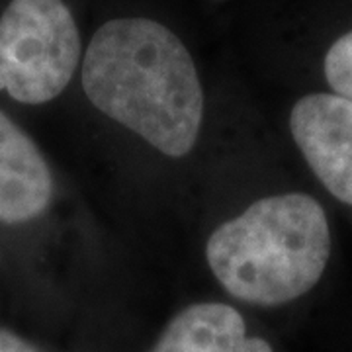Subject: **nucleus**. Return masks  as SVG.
Segmentation results:
<instances>
[{"mask_svg":"<svg viewBox=\"0 0 352 352\" xmlns=\"http://www.w3.org/2000/svg\"><path fill=\"white\" fill-rule=\"evenodd\" d=\"M87 98L168 157L192 151L204 92L184 43L149 18H116L92 36L82 63Z\"/></svg>","mask_w":352,"mask_h":352,"instance_id":"f257e3e1","label":"nucleus"},{"mask_svg":"<svg viewBox=\"0 0 352 352\" xmlns=\"http://www.w3.org/2000/svg\"><path fill=\"white\" fill-rule=\"evenodd\" d=\"M206 256L219 284L241 302L263 307L294 302L327 268V214L302 192L268 196L217 227Z\"/></svg>","mask_w":352,"mask_h":352,"instance_id":"f03ea898","label":"nucleus"},{"mask_svg":"<svg viewBox=\"0 0 352 352\" xmlns=\"http://www.w3.org/2000/svg\"><path fill=\"white\" fill-rule=\"evenodd\" d=\"M80 57V36L63 0H12L0 18V90L24 104L59 96Z\"/></svg>","mask_w":352,"mask_h":352,"instance_id":"7ed1b4c3","label":"nucleus"},{"mask_svg":"<svg viewBox=\"0 0 352 352\" xmlns=\"http://www.w3.org/2000/svg\"><path fill=\"white\" fill-rule=\"evenodd\" d=\"M289 131L321 184L352 206V102L317 92L294 104Z\"/></svg>","mask_w":352,"mask_h":352,"instance_id":"20e7f679","label":"nucleus"},{"mask_svg":"<svg viewBox=\"0 0 352 352\" xmlns=\"http://www.w3.org/2000/svg\"><path fill=\"white\" fill-rule=\"evenodd\" d=\"M53 178L36 143L0 112V221L22 223L45 212Z\"/></svg>","mask_w":352,"mask_h":352,"instance_id":"39448f33","label":"nucleus"},{"mask_svg":"<svg viewBox=\"0 0 352 352\" xmlns=\"http://www.w3.org/2000/svg\"><path fill=\"white\" fill-rule=\"evenodd\" d=\"M151 352H274L264 339L247 337L245 321L226 303H194L164 329Z\"/></svg>","mask_w":352,"mask_h":352,"instance_id":"423d86ee","label":"nucleus"},{"mask_svg":"<svg viewBox=\"0 0 352 352\" xmlns=\"http://www.w3.org/2000/svg\"><path fill=\"white\" fill-rule=\"evenodd\" d=\"M323 73L333 94L352 102V30L329 47Z\"/></svg>","mask_w":352,"mask_h":352,"instance_id":"0eeeda50","label":"nucleus"},{"mask_svg":"<svg viewBox=\"0 0 352 352\" xmlns=\"http://www.w3.org/2000/svg\"><path fill=\"white\" fill-rule=\"evenodd\" d=\"M0 352H38L32 344L16 337L12 333L0 331Z\"/></svg>","mask_w":352,"mask_h":352,"instance_id":"6e6552de","label":"nucleus"}]
</instances>
